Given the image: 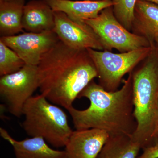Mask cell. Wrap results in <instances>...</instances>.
Here are the masks:
<instances>
[{"mask_svg": "<svg viewBox=\"0 0 158 158\" xmlns=\"http://www.w3.org/2000/svg\"><path fill=\"white\" fill-rule=\"evenodd\" d=\"M135 24L138 32L146 38L158 37V6L144 0H138L135 10Z\"/></svg>", "mask_w": 158, "mask_h": 158, "instance_id": "9a60e30c", "label": "cell"}, {"mask_svg": "<svg viewBox=\"0 0 158 158\" xmlns=\"http://www.w3.org/2000/svg\"><path fill=\"white\" fill-rule=\"evenodd\" d=\"M22 113V126L28 135L42 138L54 147H65L73 131L62 109L40 94L26 102Z\"/></svg>", "mask_w": 158, "mask_h": 158, "instance_id": "277c9868", "label": "cell"}, {"mask_svg": "<svg viewBox=\"0 0 158 158\" xmlns=\"http://www.w3.org/2000/svg\"><path fill=\"white\" fill-rule=\"evenodd\" d=\"M153 145L158 143V118L156 126L153 135Z\"/></svg>", "mask_w": 158, "mask_h": 158, "instance_id": "ffe728a7", "label": "cell"}, {"mask_svg": "<svg viewBox=\"0 0 158 158\" xmlns=\"http://www.w3.org/2000/svg\"><path fill=\"white\" fill-rule=\"evenodd\" d=\"M0 40L16 52L26 64L37 66L43 56L59 39L52 31L40 33L24 32L1 37Z\"/></svg>", "mask_w": 158, "mask_h": 158, "instance_id": "ba28073f", "label": "cell"}, {"mask_svg": "<svg viewBox=\"0 0 158 158\" xmlns=\"http://www.w3.org/2000/svg\"><path fill=\"white\" fill-rule=\"evenodd\" d=\"M155 40H156V41L157 44L158 46V37H157V38H156V39Z\"/></svg>", "mask_w": 158, "mask_h": 158, "instance_id": "7402d4cb", "label": "cell"}, {"mask_svg": "<svg viewBox=\"0 0 158 158\" xmlns=\"http://www.w3.org/2000/svg\"><path fill=\"white\" fill-rule=\"evenodd\" d=\"M138 0H112L115 17L126 29L130 31L135 20V10Z\"/></svg>", "mask_w": 158, "mask_h": 158, "instance_id": "ac0fdd59", "label": "cell"}, {"mask_svg": "<svg viewBox=\"0 0 158 158\" xmlns=\"http://www.w3.org/2000/svg\"><path fill=\"white\" fill-rule=\"evenodd\" d=\"M37 67L40 94L66 110L98 77L87 50L70 48L60 40L43 56Z\"/></svg>", "mask_w": 158, "mask_h": 158, "instance_id": "6da1fadb", "label": "cell"}, {"mask_svg": "<svg viewBox=\"0 0 158 158\" xmlns=\"http://www.w3.org/2000/svg\"><path fill=\"white\" fill-rule=\"evenodd\" d=\"M91 1H101V0H91Z\"/></svg>", "mask_w": 158, "mask_h": 158, "instance_id": "603a6c76", "label": "cell"}, {"mask_svg": "<svg viewBox=\"0 0 158 158\" xmlns=\"http://www.w3.org/2000/svg\"><path fill=\"white\" fill-rule=\"evenodd\" d=\"M54 11L64 12L79 23L96 17L103 10L112 7V0H46Z\"/></svg>", "mask_w": 158, "mask_h": 158, "instance_id": "8fae6325", "label": "cell"}, {"mask_svg": "<svg viewBox=\"0 0 158 158\" xmlns=\"http://www.w3.org/2000/svg\"><path fill=\"white\" fill-rule=\"evenodd\" d=\"M25 65L16 52L0 40L1 77L16 72Z\"/></svg>", "mask_w": 158, "mask_h": 158, "instance_id": "e0dca14e", "label": "cell"}, {"mask_svg": "<svg viewBox=\"0 0 158 158\" xmlns=\"http://www.w3.org/2000/svg\"><path fill=\"white\" fill-rule=\"evenodd\" d=\"M5 1H7V0H5ZM44 1H46V0H44Z\"/></svg>", "mask_w": 158, "mask_h": 158, "instance_id": "cb8c5ba5", "label": "cell"}, {"mask_svg": "<svg viewBox=\"0 0 158 158\" xmlns=\"http://www.w3.org/2000/svg\"><path fill=\"white\" fill-rule=\"evenodd\" d=\"M141 149L130 136L110 135L97 158H137Z\"/></svg>", "mask_w": 158, "mask_h": 158, "instance_id": "2e32d148", "label": "cell"}, {"mask_svg": "<svg viewBox=\"0 0 158 158\" xmlns=\"http://www.w3.org/2000/svg\"><path fill=\"white\" fill-rule=\"evenodd\" d=\"M23 28L27 32L40 33L54 31V11L44 0H32L25 5Z\"/></svg>", "mask_w": 158, "mask_h": 158, "instance_id": "4fadbf2b", "label": "cell"}, {"mask_svg": "<svg viewBox=\"0 0 158 158\" xmlns=\"http://www.w3.org/2000/svg\"><path fill=\"white\" fill-rule=\"evenodd\" d=\"M54 31L59 40L70 48L79 50H105L100 39L86 23L70 19L64 12L54 11Z\"/></svg>", "mask_w": 158, "mask_h": 158, "instance_id": "9c48e42d", "label": "cell"}, {"mask_svg": "<svg viewBox=\"0 0 158 158\" xmlns=\"http://www.w3.org/2000/svg\"><path fill=\"white\" fill-rule=\"evenodd\" d=\"M0 135L12 146L15 158H66L65 150L51 148L42 138L31 137L19 141L2 127L0 128Z\"/></svg>", "mask_w": 158, "mask_h": 158, "instance_id": "7c38bea8", "label": "cell"}, {"mask_svg": "<svg viewBox=\"0 0 158 158\" xmlns=\"http://www.w3.org/2000/svg\"><path fill=\"white\" fill-rule=\"evenodd\" d=\"M110 135L102 130L73 131L65 145L66 158H97Z\"/></svg>", "mask_w": 158, "mask_h": 158, "instance_id": "30bf717a", "label": "cell"}, {"mask_svg": "<svg viewBox=\"0 0 158 158\" xmlns=\"http://www.w3.org/2000/svg\"><path fill=\"white\" fill-rule=\"evenodd\" d=\"M144 1H147V2H149L153 3L156 5L158 6V0H144Z\"/></svg>", "mask_w": 158, "mask_h": 158, "instance_id": "44dd1931", "label": "cell"}, {"mask_svg": "<svg viewBox=\"0 0 158 158\" xmlns=\"http://www.w3.org/2000/svg\"><path fill=\"white\" fill-rule=\"evenodd\" d=\"M87 50L96 69L99 85L107 91H115L124 75L149 56L152 48L150 46L120 53L90 48Z\"/></svg>", "mask_w": 158, "mask_h": 158, "instance_id": "5b68a950", "label": "cell"}, {"mask_svg": "<svg viewBox=\"0 0 158 158\" xmlns=\"http://www.w3.org/2000/svg\"><path fill=\"white\" fill-rule=\"evenodd\" d=\"M90 101L88 108L67 109L77 130L95 129L110 135L131 137L137 127L134 115L132 72L120 89L108 91L92 81L79 94Z\"/></svg>", "mask_w": 158, "mask_h": 158, "instance_id": "7a4b0ae2", "label": "cell"}, {"mask_svg": "<svg viewBox=\"0 0 158 158\" xmlns=\"http://www.w3.org/2000/svg\"><path fill=\"white\" fill-rule=\"evenodd\" d=\"M143 150V153L137 158H158V143Z\"/></svg>", "mask_w": 158, "mask_h": 158, "instance_id": "d6986e66", "label": "cell"}, {"mask_svg": "<svg viewBox=\"0 0 158 158\" xmlns=\"http://www.w3.org/2000/svg\"><path fill=\"white\" fill-rule=\"evenodd\" d=\"M132 73L134 115L137 127L131 136L141 149L154 144L158 118V64L148 59Z\"/></svg>", "mask_w": 158, "mask_h": 158, "instance_id": "3957f363", "label": "cell"}, {"mask_svg": "<svg viewBox=\"0 0 158 158\" xmlns=\"http://www.w3.org/2000/svg\"><path fill=\"white\" fill-rule=\"evenodd\" d=\"M38 67L26 64L19 70L1 77L0 95L10 113L15 117L23 115L26 102L39 88Z\"/></svg>", "mask_w": 158, "mask_h": 158, "instance_id": "52a82bcc", "label": "cell"}, {"mask_svg": "<svg viewBox=\"0 0 158 158\" xmlns=\"http://www.w3.org/2000/svg\"><path fill=\"white\" fill-rule=\"evenodd\" d=\"M85 22L98 36L105 50L115 48L124 52L150 47L147 38L131 33L120 23L114 15L113 7L104 9L96 17Z\"/></svg>", "mask_w": 158, "mask_h": 158, "instance_id": "8992f818", "label": "cell"}, {"mask_svg": "<svg viewBox=\"0 0 158 158\" xmlns=\"http://www.w3.org/2000/svg\"><path fill=\"white\" fill-rule=\"evenodd\" d=\"M25 0H0V34L9 37L24 33L22 20Z\"/></svg>", "mask_w": 158, "mask_h": 158, "instance_id": "5bb4252c", "label": "cell"}]
</instances>
